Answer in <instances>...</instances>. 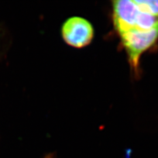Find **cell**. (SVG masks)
<instances>
[{
  "instance_id": "obj_3",
  "label": "cell",
  "mask_w": 158,
  "mask_h": 158,
  "mask_svg": "<svg viewBox=\"0 0 158 158\" xmlns=\"http://www.w3.org/2000/svg\"><path fill=\"white\" fill-rule=\"evenodd\" d=\"M112 6L114 27L118 34L135 28L139 12L135 0L114 1Z\"/></svg>"
},
{
  "instance_id": "obj_4",
  "label": "cell",
  "mask_w": 158,
  "mask_h": 158,
  "mask_svg": "<svg viewBox=\"0 0 158 158\" xmlns=\"http://www.w3.org/2000/svg\"><path fill=\"white\" fill-rule=\"evenodd\" d=\"M139 9L158 17V0H135Z\"/></svg>"
},
{
  "instance_id": "obj_5",
  "label": "cell",
  "mask_w": 158,
  "mask_h": 158,
  "mask_svg": "<svg viewBox=\"0 0 158 158\" xmlns=\"http://www.w3.org/2000/svg\"><path fill=\"white\" fill-rule=\"evenodd\" d=\"M44 158H55V154L54 153H49L46 155Z\"/></svg>"
},
{
  "instance_id": "obj_2",
  "label": "cell",
  "mask_w": 158,
  "mask_h": 158,
  "mask_svg": "<svg viewBox=\"0 0 158 158\" xmlns=\"http://www.w3.org/2000/svg\"><path fill=\"white\" fill-rule=\"evenodd\" d=\"M61 33L63 40L68 45L81 49L90 44L94 38V30L89 21L74 16L63 23Z\"/></svg>"
},
{
  "instance_id": "obj_1",
  "label": "cell",
  "mask_w": 158,
  "mask_h": 158,
  "mask_svg": "<svg viewBox=\"0 0 158 158\" xmlns=\"http://www.w3.org/2000/svg\"><path fill=\"white\" fill-rule=\"evenodd\" d=\"M133 72L138 74L139 59L142 53L153 45L158 40V26L149 31L132 29L119 34Z\"/></svg>"
}]
</instances>
